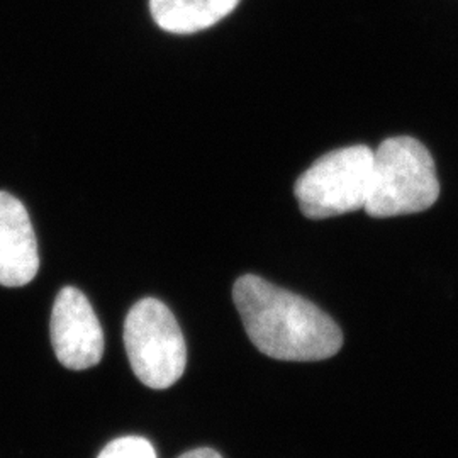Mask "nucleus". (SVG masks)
Listing matches in <instances>:
<instances>
[{
    "label": "nucleus",
    "instance_id": "nucleus-1",
    "mask_svg": "<svg viewBox=\"0 0 458 458\" xmlns=\"http://www.w3.org/2000/svg\"><path fill=\"white\" fill-rule=\"evenodd\" d=\"M234 306L246 335L270 359L327 360L344 344L340 327L311 301L280 289L257 276L238 278Z\"/></svg>",
    "mask_w": 458,
    "mask_h": 458
},
{
    "label": "nucleus",
    "instance_id": "nucleus-2",
    "mask_svg": "<svg viewBox=\"0 0 458 458\" xmlns=\"http://www.w3.org/2000/svg\"><path fill=\"white\" fill-rule=\"evenodd\" d=\"M440 197L435 162L418 140L389 138L374 151L365 211L372 217L421 213Z\"/></svg>",
    "mask_w": 458,
    "mask_h": 458
},
{
    "label": "nucleus",
    "instance_id": "nucleus-3",
    "mask_svg": "<svg viewBox=\"0 0 458 458\" xmlns=\"http://www.w3.org/2000/svg\"><path fill=\"white\" fill-rule=\"evenodd\" d=\"M374 151L369 147L340 148L327 153L297 179L294 196L310 219H327L365 209Z\"/></svg>",
    "mask_w": 458,
    "mask_h": 458
},
{
    "label": "nucleus",
    "instance_id": "nucleus-4",
    "mask_svg": "<svg viewBox=\"0 0 458 458\" xmlns=\"http://www.w3.org/2000/svg\"><path fill=\"white\" fill-rule=\"evenodd\" d=\"M124 346L132 372L151 389H168L187 365V346L172 311L158 299L136 302L124 323Z\"/></svg>",
    "mask_w": 458,
    "mask_h": 458
},
{
    "label": "nucleus",
    "instance_id": "nucleus-5",
    "mask_svg": "<svg viewBox=\"0 0 458 458\" xmlns=\"http://www.w3.org/2000/svg\"><path fill=\"white\" fill-rule=\"evenodd\" d=\"M49 335L56 359L70 370H87L102 360V327L89 299L75 287L56 295Z\"/></svg>",
    "mask_w": 458,
    "mask_h": 458
},
{
    "label": "nucleus",
    "instance_id": "nucleus-6",
    "mask_svg": "<svg viewBox=\"0 0 458 458\" xmlns=\"http://www.w3.org/2000/svg\"><path fill=\"white\" fill-rule=\"evenodd\" d=\"M39 270V253L30 214L22 202L0 192V285L22 287Z\"/></svg>",
    "mask_w": 458,
    "mask_h": 458
},
{
    "label": "nucleus",
    "instance_id": "nucleus-7",
    "mask_svg": "<svg viewBox=\"0 0 458 458\" xmlns=\"http://www.w3.org/2000/svg\"><path fill=\"white\" fill-rule=\"evenodd\" d=\"M238 4L240 0H149V11L166 33L192 34L213 28Z\"/></svg>",
    "mask_w": 458,
    "mask_h": 458
},
{
    "label": "nucleus",
    "instance_id": "nucleus-8",
    "mask_svg": "<svg viewBox=\"0 0 458 458\" xmlns=\"http://www.w3.org/2000/svg\"><path fill=\"white\" fill-rule=\"evenodd\" d=\"M98 458H157V452L145 438L123 437L109 443Z\"/></svg>",
    "mask_w": 458,
    "mask_h": 458
},
{
    "label": "nucleus",
    "instance_id": "nucleus-9",
    "mask_svg": "<svg viewBox=\"0 0 458 458\" xmlns=\"http://www.w3.org/2000/svg\"><path fill=\"white\" fill-rule=\"evenodd\" d=\"M179 458H223L216 450L213 448H196V450H191L187 454H183Z\"/></svg>",
    "mask_w": 458,
    "mask_h": 458
}]
</instances>
